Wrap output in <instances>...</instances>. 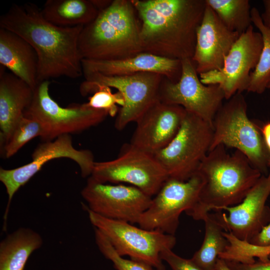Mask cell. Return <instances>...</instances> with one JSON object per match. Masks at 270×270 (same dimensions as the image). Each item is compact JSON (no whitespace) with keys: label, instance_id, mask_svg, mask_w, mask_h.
<instances>
[{"label":"cell","instance_id":"cell-1","mask_svg":"<svg viewBox=\"0 0 270 270\" xmlns=\"http://www.w3.org/2000/svg\"><path fill=\"white\" fill-rule=\"evenodd\" d=\"M84 26L63 27L44 16L42 9L28 2L14 4L0 17V28L20 36L34 49L38 58V84L65 76L83 75L78 40Z\"/></svg>","mask_w":270,"mask_h":270},{"label":"cell","instance_id":"cell-2","mask_svg":"<svg viewBox=\"0 0 270 270\" xmlns=\"http://www.w3.org/2000/svg\"><path fill=\"white\" fill-rule=\"evenodd\" d=\"M140 22L143 52L192 59L206 0H131Z\"/></svg>","mask_w":270,"mask_h":270},{"label":"cell","instance_id":"cell-3","mask_svg":"<svg viewBox=\"0 0 270 270\" xmlns=\"http://www.w3.org/2000/svg\"><path fill=\"white\" fill-rule=\"evenodd\" d=\"M198 172L204 183L197 203L186 212L196 220H203L211 210L240 204L262 175L242 152L230 154L222 144L208 152Z\"/></svg>","mask_w":270,"mask_h":270},{"label":"cell","instance_id":"cell-4","mask_svg":"<svg viewBox=\"0 0 270 270\" xmlns=\"http://www.w3.org/2000/svg\"><path fill=\"white\" fill-rule=\"evenodd\" d=\"M140 22L131 0H113L84 26L78 40L82 59L112 60L143 52Z\"/></svg>","mask_w":270,"mask_h":270},{"label":"cell","instance_id":"cell-5","mask_svg":"<svg viewBox=\"0 0 270 270\" xmlns=\"http://www.w3.org/2000/svg\"><path fill=\"white\" fill-rule=\"evenodd\" d=\"M242 93L236 92L223 103L212 121L213 136L209 152L220 144L242 152L254 168L268 174L270 156L260 126L247 114Z\"/></svg>","mask_w":270,"mask_h":270},{"label":"cell","instance_id":"cell-6","mask_svg":"<svg viewBox=\"0 0 270 270\" xmlns=\"http://www.w3.org/2000/svg\"><path fill=\"white\" fill-rule=\"evenodd\" d=\"M213 132L210 124L186 110L176 135L154 156L168 178L187 180L198 172L208 154Z\"/></svg>","mask_w":270,"mask_h":270},{"label":"cell","instance_id":"cell-7","mask_svg":"<svg viewBox=\"0 0 270 270\" xmlns=\"http://www.w3.org/2000/svg\"><path fill=\"white\" fill-rule=\"evenodd\" d=\"M80 84L82 96L93 94L98 86L114 88L122 96L124 104L116 116L114 126L118 130L124 128L138 118L159 100L160 86L164 76L154 72H140L123 76H109L98 73L84 74Z\"/></svg>","mask_w":270,"mask_h":270},{"label":"cell","instance_id":"cell-8","mask_svg":"<svg viewBox=\"0 0 270 270\" xmlns=\"http://www.w3.org/2000/svg\"><path fill=\"white\" fill-rule=\"evenodd\" d=\"M92 224L108 239L121 256L143 262L156 270H166L160 257L176 244L174 235L138 228L130 222L102 216L86 208Z\"/></svg>","mask_w":270,"mask_h":270},{"label":"cell","instance_id":"cell-9","mask_svg":"<svg viewBox=\"0 0 270 270\" xmlns=\"http://www.w3.org/2000/svg\"><path fill=\"white\" fill-rule=\"evenodd\" d=\"M50 80H44L38 84L32 103L24 112V116L37 120L44 125V141L82 132L101 123L108 116L106 111L91 108L86 103L66 108L60 106L50 94Z\"/></svg>","mask_w":270,"mask_h":270},{"label":"cell","instance_id":"cell-10","mask_svg":"<svg viewBox=\"0 0 270 270\" xmlns=\"http://www.w3.org/2000/svg\"><path fill=\"white\" fill-rule=\"evenodd\" d=\"M102 183H126L154 196L168 178L154 155L127 144L111 160L95 162L90 176Z\"/></svg>","mask_w":270,"mask_h":270},{"label":"cell","instance_id":"cell-11","mask_svg":"<svg viewBox=\"0 0 270 270\" xmlns=\"http://www.w3.org/2000/svg\"><path fill=\"white\" fill-rule=\"evenodd\" d=\"M204 180L198 172L187 180L168 178L138 224L142 228L174 235L181 213L197 203Z\"/></svg>","mask_w":270,"mask_h":270},{"label":"cell","instance_id":"cell-12","mask_svg":"<svg viewBox=\"0 0 270 270\" xmlns=\"http://www.w3.org/2000/svg\"><path fill=\"white\" fill-rule=\"evenodd\" d=\"M181 61L180 80L174 82L164 77L160 88L159 100L180 106L212 126L214 117L225 99L224 92L218 84L202 82L192 59Z\"/></svg>","mask_w":270,"mask_h":270},{"label":"cell","instance_id":"cell-13","mask_svg":"<svg viewBox=\"0 0 270 270\" xmlns=\"http://www.w3.org/2000/svg\"><path fill=\"white\" fill-rule=\"evenodd\" d=\"M60 158H67L74 161L78 165L83 178L92 175L96 162L92 153L90 150L75 148L70 134L62 135L54 140L39 144L32 154V160L28 164L14 169L0 168V180L5 186L8 196L4 216V224H6L12 200L18 190L46 162Z\"/></svg>","mask_w":270,"mask_h":270},{"label":"cell","instance_id":"cell-14","mask_svg":"<svg viewBox=\"0 0 270 270\" xmlns=\"http://www.w3.org/2000/svg\"><path fill=\"white\" fill-rule=\"evenodd\" d=\"M262 45L261 34L250 26L233 46L222 68L199 74L200 81L204 84H218L226 100L236 92L247 91L251 72L258 63Z\"/></svg>","mask_w":270,"mask_h":270},{"label":"cell","instance_id":"cell-15","mask_svg":"<svg viewBox=\"0 0 270 270\" xmlns=\"http://www.w3.org/2000/svg\"><path fill=\"white\" fill-rule=\"evenodd\" d=\"M81 195L86 208L108 218L138 223L152 198L138 188L98 182L90 176Z\"/></svg>","mask_w":270,"mask_h":270},{"label":"cell","instance_id":"cell-16","mask_svg":"<svg viewBox=\"0 0 270 270\" xmlns=\"http://www.w3.org/2000/svg\"><path fill=\"white\" fill-rule=\"evenodd\" d=\"M270 172L262 175L239 204L224 207L213 215L224 232L250 242L270 222Z\"/></svg>","mask_w":270,"mask_h":270},{"label":"cell","instance_id":"cell-17","mask_svg":"<svg viewBox=\"0 0 270 270\" xmlns=\"http://www.w3.org/2000/svg\"><path fill=\"white\" fill-rule=\"evenodd\" d=\"M186 110L157 100L136 122L130 144L154 155L165 148L178 131Z\"/></svg>","mask_w":270,"mask_h":270},{"label":"cell","instance_id":"cell-18","mask_svg":"<svg viewBox=\"0 0 270 270\" xmlns=\"http://www.w3.org/2000/svg\"><path fill=\"white\" fill-rule=\"evenodd\" d=\"M240 36L238 33L229 30L206 4L197 30L196 48L192 59L198 74L222 68L226 57Z\"/></svg>","mask_w":270,"mask_h":270},{"label":"cell","instance_id":"cell-19","mask_svg":"<svg viewBox=\"0 0 270 270\" xmlns=\"http://www.w3.org/2000/svg\"><path fill=\"white\" fill-rule=\"evenodd\" d=\"M83 75L98 73L109 76H123L140 72H154L164 76L171 82L178 81L182 74V61L147 52L118 60H82Z\"/></svg>","mask_w":270,"mask_h":270},{"label":"cell","instance_id":"cell-20","mask_svg":"<svg viewBox=\"0 0 270 270\" xmlns=\"http://www.w3.org/2000/svg\"><path fill=\"white\" fill-rule=\"evenodd\" d=\"M0 138L1 148L32 100L34 90L25 82L0 66Z\"/></svg>","mask_w":270,"mask_h":270},{"label":"cell","instance_id":"cell-21","mask_svg":"<svg viewBox=\"0 0 270 270\" xmlns=\"http://www.w3.org/2000/svg\"><path fill=\"white\" fill-rule=\"evenodd\" d=\"M0 64L34 90L38 84V58L34 49L20 36L2 28Z\"/></svg>","mask_w":270,"mask_h":270},{"label":"cell","instance_id":"cell-22","mask_svg":"<svg viewBox=\"0 0 270 270\" xmlns=\"http://www.w3.org/2000/svg\"><path fill=\"white\" fill-rule=\"evenodd\" d=\"M43 244L42 236L28 228H20L0 242V270H24L35 250Z\"/></svg>","mask_w":270,"mask_h":270},{"label":"cell","instance_id":"cell-23","mask_svg":"<svg viewBox=\"0 0 270 270\" xmlns=\"http://www.w3.org/2000/svg\"><path fill=\"white\" fill-rule=\"evenodd\" d=\"M42 12L44 18L54 24L72 27L89 24L100 10L93 0H48Z\"/></svg>","mask_w":270,"mask_h":270},{"label":"cell","instance_id":"cell-24","mask_svg":"<svg viewBox=\"0 0 270 270\" xmlns=\"http://www.w3.org/2000/svg\"><path fill=\"white\" fill-rule=\"evenodd\" d=\"M203 221L205 223L204 241L191 260L202 270H215L218 256L226 250L228 242L213 214L208 212Z\"/></svg>","mask_w":270,"mask_h":270},{"label":"cell","instance_id":"cell-25","mask_svg":"<svg viewBox=\"0 0 270 270\" xmlns=\"http://www.w3.org/2000/svg\"><path fill=\"white\" fill-rule=\"evenodd\" d=\"M252 24L261 34L263 45L258 63L250 74L247 92L261 94L270 82V28L264 24L258 10L250 11Z\"/></svg>","mask_w":270,"mask_h":270},{"label":"cell","instance_id":"cell-26","mask_svg":"<svg viewBox=\"0 0 270 270\" xmlns=\"http://www.w3.org/2000/svg\"><path fill=\"white\" fill-rule=\"evenodd\" d=\"M222 22L240 35L252 25L248 0H206Z\"/></svg>","mask_w":270,"mask_h":270},{"label":"cell","instance_id":"cell-27","mask_svg":"<svg viewBox=\"0 0 270 270\" xmlns=\"http://www.w3.org/2000/svg\"><path fill=\"white\" fill-rule=\"evenodd\" d=\"M46 136V128L40 122L24 116L17 122L8 140L2 147V154L7 158H10L32 138L40 136L44 140Z\"/></svg>","mask_w":270,"mask_h":270},{"label":"cell","instance_id":"cell-28","mask_svg":"<svg viewBox=\"0 0 270 270\" xmlns=\"http://www.w3.org/2000/svg\"><path fill=\"white\" fill-rule=\"evenodd\" d=\"M94 237L100 252L112 262L116 270H154L152 266L143 262L123 258L116 252L107 238L96 228Z\"/></svg>","mask_w":270,"mask_h":270},{"label":"cell","instance_id":"cell-29","mask_svg":"<svg viewBox=\"0 0 270 270\" xmlns=\"http://www.w3.org/2000/svg\"><path fill=\"white\" fill-rule=\"evenodd\" d=\"M88 100L86 102L88 106L106 111L111 116H117L119 111L118 105L122 107L124 104V98L120 92L112 93L110 88L104 86H98Z\"/></svg>","mask_w":270,"mask_h":270},{"label":"cell","instance_id":"cell-30","mask_svg":"<svg viewBox=\"0 0 270 270\" xmlns=\"http://www.w3.org/2000/svg\"><path fill=\"white\" fill-rule=\"evenodd\" d=\"M238 254L242 260L246 263L254 262L255 257L259 260L265 262L268 260L270 255V245L258 246L243 241L239 246Z\"/></svg>","mask_w":270,"mask_h":270},{"label":"cell","instance_id":"cell-31","mask_svg":"<svg viewBox=\"0 0 270 270\" xmlns=\"http://www.w3.org/2000/svg\"><path fill=\"white\" fill-rule=\"evenodd\" d=\"M160 257L173 270H202L191 259L182 258L172 252L170 248L163 250L160 253Z\"/></svg>","mask_w":270,"mask_h":270},{"label":"cell","instance_id":"cell-32","mask_svg":"<svg viewBox=\"0 0 270 270\" xmlns=\"http://www.w3.org/2000/svg\"><path fill=\"white\" fill-rule=\"evenodd\" d=\"M226 261L231 270H270V255L266 261H255L252 264H246L232 261Z\"/></svg>","mask_w":270,"mask_h":270},{"label":"cell","instance_id":"cell-33","mask_svg":"<svg viewBox=\"0 0 270 270\" xmlns=\"http://www.w3.org/2000/svg\"><path fill=\"white\" fill-rule=\"evenodd\" d=\"M258 246L270 245V222L264 227L261 231L252 238L250 242Z\"/></svg>","mask_w":270,"mask_h":270},{"label":"cell","instance_id":"cell-34","mask_svg":"<svg viewBox=\"0 0 270 270\" xmlns=\"http://www.w3.org/2000/svg\"><path fill=\"white\" fill-rule=\"evenodd\" d=\"M260 128L270 156V122L264 124Z\"/></svg>","mask_w":270,"mask_h":270},{"label":"cell","instance_id":"cell-35","mask_svg":"<svg viewBox=\"0 0 270 270\" xmlns=\"http://www.w3.org/2000/svg\"><path fill=\"white\" fill-rule=\"evenodd\" d=\"M264 11L260 14L263 23L265 26L270 28V0L263 1Z\"/></svg>","mask_w":270,"mask_h":270},{"label":"cell","instance_id":"cell-36","mask_svg":"<svg viewBox=\"0 0 270 270\" xmlns=\"http://www.w3.org/2000/svg\"><path fill=\"white\" fill-rule=\"evenodd\" d=\"M215 270H231L228 266L226 261L222 258H218L216 262Z\"/></svg>","mask_w":270,"mask_h":270},{"label":"cell","instance_id":"cell-37","mask_svg":"<svg viewBox=\"0 0 270 270\" xmlns=\"http://www.w3.org/2000/svg\"><path fill=\"white\" fill-rule=\"evenodd\" d=\"M270 88V82L269 83V84H268V86L267 88Z\"/></svg>","mask_w":270,"mask_h":270}]
</instances>
